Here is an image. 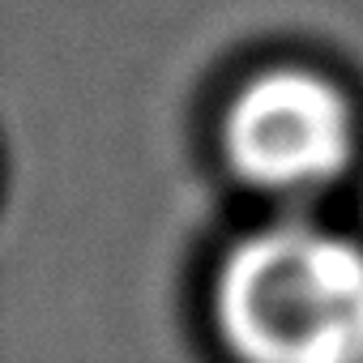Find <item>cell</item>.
<instances>
[{
	"instance_id": "obj_2",
	"label": "cell",
	"mask_w": 363,
	"mask_h": 363,
	"mask_svg": "<svg viewBox=\"0 0 363 363\" xmlns=\"http://www.w3.org/2000/svg\"><path fill=\"white\" fill-rule=\"evenodd\" d=\"M218 154L248 193L308 210L354 171L359 111L342 82L320 69H257L218 116Z\"/></svg>"
},
{
	"instance_id": "obj_1",
	"label": "cell",
	"mask_w": 363,
	"mask_h": 363,
	"mask_svg": "<svg viewBox=\"0 0 363 363\" xmlns=\"http://www.w3.org/2000/svg\"><path fill=\"white\" fill-rule=\"evenodd\" d=\"M206 312L231 363H363V235L282 210L214 257Z\"/></svg>"
}]
</instances>
